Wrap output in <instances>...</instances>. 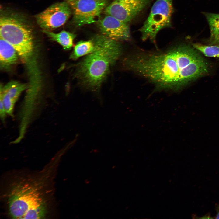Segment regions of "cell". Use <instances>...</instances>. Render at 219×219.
I'll list each match as a JSON object with an SVG mask.
<instances>
[{"label":"cell","mask_w":219,"mask_h":219,"mask_svg":"<svg viewBox=\"0 0 219 219\" xmlns=\"http://www.w3.org/2000/svg\"><path fill=\"white\" fill-rule=\"evenodd\" d=\"M61 153L40 170H20L7 174L1 198L8 216L14 219H46L53 209L54 179Z\"/></svg>","instance_id":"1"},{"label":"cell","mask_w":219,"mask_h":219,"mask_svg":"<svg viewBox=\"0 0 219 219\" xmlns=\"http://www.w3.org/2000/svg\"><path fill=\"white\" fill-rule=\"evenodd\" d=\"M126 64L158 88L175 90L208 70L204 59L194 48L186 45L165 52L134 56L126 60Z\"/></svg>","instance_id":"2"},{"label":"cell","mask_w":219,"mask_h":219,"mask_svg":"<svg viewBox=\"0 0 219 219\" xmlns=\"http://www.w3.org/2000/svg\"><path fill=\"white\" fill-rule=\"evenodd\" d=\"M97 37L96 49L81 62L76 73L83 85L95 91L100 87L121 52V47L117 41L102 35Z\"/></svg>","instance_id":"3"},{"label":"cell","mask_w":219,"mask_h":219,"mask_svg":"<svg viewBox=\"0 0 219 219\" xmlns=\"http://www.w3.org/2000/svg\"><path fill=\"white\" fill-rule=\"evenodd\" d=\"M0 36L13 46L22 59H28L33 55L32 29L19 16L9 13L1 15Z\"/></svg>","instance_id":"4"},{"label":"cell","mask_w":219,"mask_h":219,"mask_svg":"<svg viewBox=\"0 0 219 219\" xmlns=\"http://www.w3.org/2000/svg\"><path fill=\"white\" fill-rule=\"evenodd\" d=\"M173 12L172 0H157L140 29L143 40L149 39L155 42L157 33L161 30L172 26Z\"/></svg>","instance_id":"5"},{"label":"cell","mask_w":219,"mask_h":219,"mask_svg":"<svg viewBox=\"0 0 219 219\" xmlns=\"http://www.w3.org/2000/svg\"><path fill=\"white\" fill-rule=\"evenodd\" d=\"M73 12L72 22L79 26L97 22L107 0H77L69 2Z\"/></svg>","instance_id":"6"},{"label":"cell","mask_w":219,"mask_h":219,"mask_svg":"<svg viewBox=\"0 0 219 219\" xmlns=\"http://www.w3.org/2000/svg\"><path fill=\"white\" fill-rule=\"evenodd\" d=\"M71 7L66 2L55 3L36 16V23L44 30L58 28L65 23L70 17L72 11Z\"/></svg>","instance_id":"7"},{"label":"cell","mask_w":219,"mask_h":219,"mask_svg":"<svg viewBox=\"0 0 219 219\" xmlns=\"http://www.w3.org/2000/svg\"><path fill=\"white\" fill-rule=\"evenodd\" d=\"M151 0H114L106 7V15L127 23L134 18L150 3Z\"/></svg>","instance_id":"8"},{"label":"cell","mask_w":219,"mask_h":219,"mask_svg":"<svg viewBox=\"0 0 219 219\" xmlns=\"http://www.w3.org/2000/svg\"><path fill=\"white\" fill-rule=\"evenodd\" d=\"M102 35L118 41L129 40L130 37L129 27L127 23L110 15H106L97 22Z\"/></svg>","instance_id":"9"},{"label":"cell","mask_w":219,"mask_h":219,"mask_svg":"<svg viewBox=\"0 0 219 219\" xmlns=\"http://www.w3.org/2000/svg\"><path fill=\"white\" fill-rule=\"evenodd\" d=\"M18 55L11 44L0 38V60L2 66H8L15 63L18 59Z\"/></svg>","instance_id":"10"},{"label":"cell","mask_w":219,"mask_h":219,"mask_svg":"<svg viewBox=\"0 0 219 219\" xmlns=\"http://www.w3.org/2000/svg\"><path fill=\"white\" fill-rule=\"evenodd\" d=\"M98 44L97 36L89 40L79 42L75 46L73 51L70 55V58L76 60L82 56L91 53L96 49Z\"/></svg>","instance_id":"11"},{"label":"cell","mask_w":219,"mask_h":219,"mask_svg":"<svg viewBox=\"0 0 219 219\" xmlns=\"http://www.w3.org/2000/svg\"><path fill=\"white\" fill-rule=\"evenodd\" d=\"M43 32L51 40L57 42L66 50L71 48L76 36V35L65 30L58 33L44 30Z\"/></svg>","instance_id":"12"},{"label":"cell","mask_w":219,"mask_h":219,"mask_svg":"<svg viewBox=\"0 0 219 219\" xmlns=\"http://www.w3.org/2000/svg\"><path fill=\"white\" fill-rule=\"evenodd\" d=\"M27 88L26 85L13 81L7 83L0 90L5 92L16 102L17 101L21 93Z\"/></svg>","instance_id":"13"},{"label":"cell","mask_w":219,"mask_h":219,"mask_svg":"<svg viewBox=\"0 0 219 219\" xmlns=\"http://www.w3.org/2000/svg\"><path fill=\"white\" fill-rule=\"evenodd\" d=\"M193 47L206 56L219 58V46L206 45L199 43L193 45Z\"/></svg>","instance_id":"14"},{"label":"cell","mask_w":219,"mask_h":219,"mask_svg":"<svg viewBox=\"0 0 219 219\" xmlns=\"http://www.w3.org/2000/svg\"><path fill=\"white\" fill-rule=\"evenodd\" d=\"M203 14L209 26L211 37L219 34V14L204 12Z\"/></svg>","instance_id":"15"},{"label":"cell","mask_w":219,"mask_h":219,"mask_svg":"<svg viewBox=\"0 0 219 219\" xmlns=\"http://www.w3.org/2000/svg\"><path fill=\"white\" fill-rule=\"evenodd\" d=\"M0 99L3 103L7 114L13 118L14 109L16 102L12 100L5 92L0 90Z\"/></svg>","instance_id":"16"},{"label":"cell","mask_w":219,"mask_h":219,"mask_svg":"<svg viewBox=\"0 0 219 219\" xmlns=\"http://www.w3.org/2000/svg\"><path fill=\"white\" fill-rule=\"evenodd\" d=\"M7 114L2 101L0 99V117L3 123L5 122V119Z\"/></svg>","instance_id":"17"},{"label":"cell","mask_w":219,"mask_h":219,"mask_svg":"<svg viewBox=\"0 0 219 219\" xmlns=\"http://www.w3.org/2000/svg\"><path fill=\"white\" fill-rule=\"evenodd\" d=\"M211 39L214 43L219 45V34L211 38Z\"/></svg>","instance_id":"18"},{"label":"cell","mask_w":219,"mask_h":219,"mask_svg":"<svg viewBox=\"0 0 219 219\" xmlns=\"http://www.w3.org/2000/svg\"><path fill=\"white\" fill-rule=\"evenodd\" d=\"M217 214L216 216V218H219V205H218L216 207Z\"/></svg>","instance_id":"19"},{"label":"cell","mask_w":219,"mask_h":219,"mask_svg":"<svg viewBox=\"0 0 219 219\" xmlns=\"http://www.w3.org/2000/svg\"><path fill=\"white\" fill-rule=\"evenodd\" d=\"M68 0L69 2H70L73 1H75V0Z\"/></svg>","instance_id":"20"}]
</instances>
